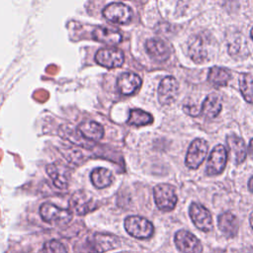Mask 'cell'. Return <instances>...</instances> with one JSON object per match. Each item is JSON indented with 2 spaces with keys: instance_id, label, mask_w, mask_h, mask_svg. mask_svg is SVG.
Instances as JSON below:
<instances>
[{
  "instance_id": "1",
  "label": "cell",
  "mask_w": 253,
  "mask_h": 253,
  "mask_svg": "<svg viewBox=\"0 0 253 253\" xmlns=\"http://www.w3.org/2000/svg\"><path fill=\"white\" fill-rule=\"evenodd\" d=\"M40 214L45 222L54 225L66 224L72 218L71 211L61 209L51 203H43L40 208Z\"/></svg>"
},
{
  "instance_id": "2",
  "label": "cell",
  "mask_w": 253,
  "mask_h": 253,
  "mask_svg": "<svg viewBox=\"0 0 253 253\" xmlns=\"http://www.w3.org/2000/svg\"><path fill=\"white\" fill-rule=\"evenodd\" d=\"M125 228L128 234L138 239L149 238L154 231L153 224L144 217L130 215L125 219Z\"/></svg>"
},
{
  "instance_id": "3",
  "label": "cell",
  "mask_w": 253,
  "mask_h": 253,
  "mask_svg": "<svg viewBox=\"0 0 253 253\" xmlns=\"http://www.w3.org/2000/svg\"><path fill=\"white\" fill-rule=\"evenodd\" d=\"M154 202L157 208L163 211H172L178 201L175 189L169 184H159L153 190Z\"/></svg>"
},
{
  "instance_id": "4",
  "label": "cell",
  "mask_w": 253,
  "mask_h": 253,
  "mask_svg": "<svg viewBox=\"0 0 253 253\" xmlns=\"http://www.w3.org/2000/svg\"><path fill=\"white\" fill-rule=\"evenodd\" d=\"M102 14L107 20L120 25H126L130 23L133 16L130 7L121 2L110 3L103 9Z\"/></svg>"
},
{
  "instance_id": "5",
  "label": "cell",
  "mask_w": 253,
  "mask_h": 253,
  "mask_svg": "<svg viewBox=\"0 0 253 253\" xmlns=\"http://www.w3.org/2000/svg\"><path fill=\"white\" fill-rule=\"evenodd\" d=\"M209 150L208 142L205 139L197 138L189 146L185 163L191 169H197L205 160Z\"/></svg>"
},
{
  "instance_id": "6",
  "label": "cell",
  "mask_w": 253,
  "mask_h": 253,
  "mask_svg": "<svg viewBox=\"0 0 253 253\" xmlns=\"http://www.w3.org/2000/svg\"><path fill=\"white\" fill-rule=\"evenodd\" d=\"M176 247L181 253H202L203 246L200 240L187 230H179L174 236Z\"/></svg>"
},
{
  "instance_id": "7",
  "label": "cell",
  "mask_w": 253,
  "mask_h": 253,
  "mask_svg": "<svg viewBox=\"0 0 253 253\" xmlns=\"http://www.w3.org/2000/svg\"><path fill=\"white\" fill-rule=\"evenodd\" d=\"M95 60L98 64L107 68H117L124 64L125 56L121 49L115 47H105L97 51Z\"/></svg>"
},
{
  "instance_id": "8",
  "label": "cell",
  "mask_w": 253,
  "mask_h": 253,
  "mask_svg": "<svg viewBox=\"0 0 253 253\" xmlns=\"http://www.w3.org/2000/svg\"><path fill=\"white\" fill-rule=\"evenodd\" d=\"M227 161V151L225 147L221 144L215 145L210 153L206 173L208 175H217L220 174L226 165Z\"/></svg>"
},
{
  "instance_id": "9",
  "label": "cell",
  "mask_w": 253,
  "mask_h": 253,
  "mask_svg": "<svg viewBox=\"0 0 253 253\" xmlns=\"http://www.w3.org/2000/svg\"><path fill=\"white\" fill-rule=\"evenodd\" d=\"M189 214L194 224L201 230L209 232L212 229V218L211 212L202 205L192 203L189 208Z\"/></svg>"
},
{
  "instance_id": "10",
  "label": "cell",
  "mask_w": 253,
  "mask_h": 253,
  "mask_svg": "<svg viewBox=\"0 0 253 253\" xmlns=\"http://www.w3.org/2000/svg\"><path fill=\"white\" fill-rule=\"evenodd\" d=\"M178 94V82L173 76L164 77L158 87V101L162 105L174 102Z\"/></svg>"
},
{
  "instance_id": "11",
  "label": "cell",
  "mask_w": 253,
  "mask_h": 253,
  "mask_svg": "<svg viewBox=\"0 0 253 253\" xmlns=\"http://www.w3.org/2000/svg\"><path fill=\"white\" fill-rule=\"evenodd\" d=\"M90 244L95 252L104 253L119 247L121 245V239L113 234L96 233L92 236Z\"/></svg>"
},
{
  "instance_id": "12",
  "label": "cell",
  "mask_w": 253,
  "mask_h": 253,
  "mask_svg": "<svg viewBox=\"0 0 253 253\" xmlns=\"http://www.w3.org/2000/svg\"><path fill=\"white\" fill-rule=\"evenodd\" d=\"M141 85L140 77L132 72H125L121 74L117 80V88L121 94L128 96L132 95Z\"/></svg>"
},
{
  "instance_id": "13",
  "label": "cell",
  "mask_w": 253,
  "mask_h": 253,
  "mask_svg": "<svg viewBox=\"0 0 253 253\" xmlns=\"http://www.w3.org/2000/svg\"><path fill=\"white\" fill-rule=\"evenodd\" d=\"M145 49L148 55L156 61H165L170 56L169 46L159 39H149L145 42Z\"/></svg>"
},
{
  "instance_id": "14",
  "label": "cell",
  "mask_w": 253,
  "mask_h": 253,
  "mask_svg": "<svg viewBox=\"0 0 253 253\" xmlns=\"http://www.w3.org/2000/svg\"><path fill=\"white\" fill-rule=\"evenodd\" d=\"M92 37L95 41L108 44L116 45L121 42L123 36L118 30H114L107 27H97L92 32Z\"/></svg>"
},
{
  "instance_id": "15",
  "label": "cell",
  "mask_w": 253,
  "mask_h": 253,
  "mask_svg": "<svg viewBox=\"0 0 253 253\" xmlns=\"http://www.w3.org/2000/svg\"><path fill=\"white\" fill-rule=\"evenodd\" d=\"M46 172L53 184L59 189H65L68 185L69 171L66 166L59 163H51L47 165Z\"/></svg>"
},
{
  "instance_id": "16",
  "label": "cell",
  "mask_w": 253,
  "mask_h": 253,
  "mask_svg": "<svg viewBox=\"0 0 253 253\" xmlns=\"http://www.w3.org/2000/svg\"><path fill=\"white\" fill-rule=\"evenodd\" d=\"M71 212L77 214H85L96 208V204L92 198L88 197L84 192L76 193L70 200Z\"/></svg>"
},
{
  "instance_id": "17",
  "label": "cell",
  "mask_w": 253,
  "mask_h": 253,
  "mask_svg": "<svg viewBox=\"0 0 253 253\" xmlns=\"http://www.w3.org/2000/svg\"><path fill=\"white\" fill-rule=\"evenodd\" d=\"M226 143L228 145L230 154L236 164L242 163L247 155V150L243 139L235 134H229L226 137Z\"/></svg>"
},
{
  "instance_id": "18",
  "label": "cell",
  "mask_w": 253,
  "mask_h": 253,
  "mask_svg": "<svg viewBox=\"0 0 253 253\" xmlns=\"http://www.w3.org/2000/svg\"><path fill=\"white\" fill-rule=\"evenodd\" d=\"M77 129L84 138L91 141H98L104 136L103 126L94 121H83Z\"/></svg>"
},
{
  "instance_id": "19",
  "label": "cell",
  "mask_w": 253,
  "mask_h": 253,
  "mask_svg": "<svg viewBox=\"0 0 253 253\" xmlns=\"http://www.w3.org/2000/svg\"><path fill=\"white\" fill-rule=\"evenodd\" d=\"M221 101L217 94H210L204 100L201 107V114L207 119H214L221 111Z\"/></svg>"
},
{
  "instance_id": "20",
  "label": "cell",
  "mask_w": 253,
  "mask_h": 253,
  "mask_svg": "<svg viewBox=\"0 0 253 253\" xmlns=\"http://www.w3.org/2000/svg\"><path fill=\"white\" fill-rule=\"evenodd\" d=\"M217 224L221 232L228 237L235 236L238 231V219L229 211L223 212L218 216Z\"/></svg>"
},
{
  "instance_id": "21",
  "label": "cell",
  "mask_w": 253,
  "mask_h": 253,
  "mask_svg": "<svg viewBox=\"0 0 253 253\" xmlns=\"http://www.w3.org/2000/svg\"><path fill=\"white\" fill-rule=\"evenodd\" d=\"M188 51L191 58L197 63H202L207 59V50L204 45V41L201 37L195 36L189 41Z\"/></svg>"
},
{
  "instance_id": "22",
  "label": "cell",
  "mask_w": 253,
  "mask_h": 253,
  "mask_svg": "<svg viewBox=\"0 0 253 253\" xmlns=\"http://www.w3.org/2000/svg\"><path fill=\"white\" fill-rule=\"evenodd\" d=\"M230 78H231L230 71L226 68L219 67V66L211 67L208 75L209 82L214 87H223L227 85Z\"/></svg>"
},
{
  "instance_id": "23",
  "label": "cell",
  "mask_w": 253,
  "mask_h": 253,
  "mask_svg": "<svg viewBox=\"0 0 253 253\" xmlns=\"http://www.w3.org/2000/svg\"><path fill=\"white\" fill-rule=\"evenodd\" d=\"M90 179L92 184L98 188V189H104L108 186H110L114 180L112 172L103 167L95 168L90 175Z\"/></svg>"
},
{
  "instance_id": "24",
  "label": "cell",
  "mask_w": 253,
  "mask_h": 253,
  "mask_svg": "<svg viewBox=\"0 0 253 253\" xmlns=\"http://www.w3.org/2000/svg\"><path fill=\"white\" fill-rule=\"evenodd\" d=\"M58 133L62 138L69 140L72 143H75V144L81 145V146H85V147L88 146V144L86 143L87 139L82 136V134L79 132L78 129H74L67 126H61L58 129Z\"/></svg>"
},
{
  "instance_id": "25",
  "label": "cell",
  "mask_w": 253,
  "mask_h": 253,
  "mask_svg": "<svg viewBox=\"0 0 253 253\" xmlns=\"http://www.w3.org/2000/svg\"><path fill=\"white\" fill-rule=\"evenodd\" d=\"M152 122H153V118L147 112H144L142 110H137V109H133L129 112L127 124L130 126H142L150 125L152 124Z\"/></svg>"
},
{
  "instance_id": "26",
  "label": "cell",
  "mask_w": 253,
  "mask_h": 253,
  "mask_svg": "<svg viewBox=\"0 0 253 253\" xmlns=\"http://www.w3.org/2000/svg\"><path fill=\"white\" fill-rule=\"evenodd\" d=\"M239 87L245 101L253 104V76L248 73H242L239 78Z\"/></svg>"
},
{
  "instance_id": "27",
  "label": "cell",
  "mask_w": 253,
  "mask_h": 253,
  "mask_svg": "<svg viewBox=\"0 0 253 253\" xmlns=\"http://www.w3.org/2000/svg\"><path fill=\"white\" fill-rule=\"evenodd\" d=\"M242 43H245V41L244 39L242 40H237V41H234L230 43L229 45V53L231 54V56L233 57H236V58H241V54L244 55L242 53V49H244L245 51H248L247 50V45H242Z\"/></svg>"
},
{
  "instance_id": "28",
  "label": "cell",
  "mask_w": 253,
  "mask_h": 253,
  "mask_svg": "<svg viewBox=\"0 0 253 253\" xmlns=\"http://www.w3.org/2000/svg\"><path fill=\"white\" fill-rule=\"evenodd\" d=\"M43 253H67L65 247L56 240H50L44 243Z\"/></svg>"
},
{
  "instance_id": "29",
  "label": "cell",
  "mask_w": 253,
  "mask_h": 253,
  "mask_svg": "<svg viewBox=\"0 0 253 253\" xmlns=\"http://www.w3.org/2000/svg\"><path fill=\"white\" fill-rule=\"evenodd\" d=\"M183 110L185 113H187L188 115L192 116V117H198L201 114V111L198 110L197 106L191 103H186L183 105Z\"/></svg>"
},
{
  "instance_id": "30",
  "label": "cell",
  "mask_w": 253,
  "mask_h": 253,
  "mask_svg": "<svg viewBox=\"0 0 253 253\" xmlns=\"http://www.w3.org/2000/svg\"><path fill=\"white\" fill-rule=\"evenodd\" d=\"M248 152L250 154V156L253 158V138L250 140L249 145H248Z\"/></svg>"
},
{
  "instance_id": "31",
  "label": "cell",
  "mask_w": 253,
  "mask_h": 253,
  "mask_svg": "<svg viewBox=\"0 0 253 253\" xmlns=\"http://www.w3.org/2000/svg\"><path fill=\"white\" fill-rule=\"evenodd\" d=\"M248 189L250 190V192L253 193V177H251L248 182Z\"/></svg>"
},
{
  "instance_id": "32",
  "label": "cell",
  "mask_w": 253,
  "mask_h": 253,
  "mask_svg": "<svg viewBox=\"0 0 253 253\" xmlns=\"http://www.w3.org/2000/svg\"><path fill=\"white\" fill-rule=\"evenodd\" d=\"M249 222H250V225H251V227H252V229H253V212L250 214V216H249Z\"/></svg>"
},
{
  "instance_id": "33",
  "label": "cell",
  "mask_w": 253,
  "mask_h": 253,
  "mask_svg": "<svg viewBox=\"0 0 253 253\" xmlns=\"http://www.w3.org/2000/svg\"><path fill=\"white\" fill-rule=\"evenodd\" d=\"M250 36H251V39L253 40V28L251 29V32H250Z\"/></svg>"
},
{
  "instance_id": "34",
  "label": "cell",
  "mask_w": 253,
  "mask_h": 253,
  "mask_svg": "<svg viewBox=\"0 0 253 253\" xmlns=\"http://www.w3.org/2000/svg\"><path fill=\"white\" fill-rule=\"evenodd\" d=\"M120 253H128V252H120Z\"/></svg>"
}]
</instances>
